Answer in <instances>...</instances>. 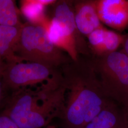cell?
<instances>
[{"label":"cell","instance_id":"cell-13","mask_svg":"<svg viewBox=\"0 0 128 128\" xmlns=\"http://www.w3.org/2000/svg\"><path fill=\"white\" fill-rule=\"evenodd\" d=\"M124 38L125 36L106 29L100 56L107 55L117 51L119 46L123 44Z\"/></svg>","mask_w":128,"mask_h":128},{"label":"cell","instance_id":"cell-9","mask_svg":"<svg viewBox=\"0 0 128 128\" xmlns=\"http://www.w3.org/2000/svg\"><path fill=\"white\" fill-rule=\"evenodd\" d=\"M22 26L0 25V58L7 64L22 62L15 54Z\"/></svg>","mask_w":128,"mask_h":128},{"label":"cell","instance_id":"cell-2","mask_svg":"<svg viewBox=\"0 0 128 128\" xmlns=\"http://www.w3.org/2000/svg\"><path fill=\"white\" fill-rule=\"evenodd\" d=\"M64 89L55 80L40 89L24 92L12 112L11 119L19 128H43L62 113Z\"/></svg>","mask_w":128,"mask_h":128},{"label":"cell","instance_id":"cell-15","mask_svg":"<svg viewBox=\"0 0 128 128\" xmlns=\"http://www.w3.org/2000/svg\"><path fill=\"white\" fill-rule=\"evenodd\" d=\"M12 94L6 87L2 78H0V114L4 109Z\"/></svg>","mask_w":128,"mask_h":128},{"label":"cell","instance_id":"cell-3","mask_svg":"<svg viewBox=\"0 0 128 128\" xmlns=\"http://www.w3.org/2000/svg\"><path fill=\"white\" fill-rule=\"evenodd\" d=\"M15 54L22 62L38 63L52 69L70 62L62 50L50 40L44 28L28 22L22 25Z\"/></svg>","mask_w":128,"mask_h":128},{"label":"cell","instance_id":"cell-7","mask_svg":"<svg viewBox=\"0 0 128 128\" xmlns=\"http://www.w3.org/2000/svg\"><path fill=\"white\" fill-rule=\"evenodd\" d=\"M96 8L102 23L120 31L128 27V0H96Z\"/></svg>","mask_w":128,"mask_h":128},{"label":"cell","instance_id":"cell-11","mask_svg":"<svg viewBox=\"0 0 128 128\" xmlns=\"http://www.w3.org/2000/svg\"><path fill=\"white\" fill-rule=\"evenodd\" d=\"M46 5L41 0H25L21 1V11L28 22L41 25L47 17L45 13Z\"/></svg>","mask_w":128,"mask_h":128},{"label":"cell","instance_id":"cell-6","mask_svg":"<svg viewBox=\"0 0 128 128\" xmlns=\"http://www.w3.org/2000/svg\"><path fill=\"white\" fill-rule=\"evenodd\" d=\"M53 70L36 63H14L7 64L2 78L6 87L13 93L39 83L50 81L57 74Z\"/></svg>","mask_w":128,"mask_h":128},{"label":"cell","instance_id":"cell-4","mask_svg":"<svg viewBox=\"0 0 128 128\" xmlns=\"http://www.w3.org/2000/svg\"><path fill=\"white\" fill-rule=\"evenodd\" d=\"M91 63L107 97L122 106L128 104V56L116 51Z\"/></svg>","mask_w":128,"mask_h":128},{"label":"cell","instance_id":"cell-14","mask_svg":"<svg viewBox=\"0 0 128 128\" xmlns=\"http://www.w3.org/2000/svg\"><path fill=\"white\" fill-rule=\"evenodd\" d=\"M106 30V28L102 26L96 29L87 36L92 50L96 56L101 55Z\"/></svg>","mask_w":128,"mask_h":128},{"label":"cell","instance_id":"cell-17","mask_svg":"<svg viewBox=\"0 0 128 128\" xmlns=\"http://www.w3.org/2000/svg\"><path fill=\"white\" fill-rule=\"evenodd\" d=\"M120 128H128V104L122 108V118Z\"/></svg>","mask_w":128,"mask_h":128},{"label":"cell","instance_id":"cell-19","mask_svg":"<svg viewBox=\"0 0 128 128\" xmlns=\"http://www.w3.org/2000/svg\"><path fill=\"white\" fill-rule=\"evenodd\" d=\"M7 64L0 58V78H2V74L6 68Z\"/></svg>","mask_w":128,"mask_h":128},{"label":"cell","instance_id":"cell-20","mask_svg":"<svg viewBox=\"0 0 128 128\" xmlns=\"http://www.w3.org/2000/svg\"><path fill=\"white\" fill-rule=\"evenodd\" d=\"M55 128L54 126H50V125H48V126H46L45 127H44V128Z\"/></svg>","mask_w":128,"mask_h":128},{"label":"cell","instance_id":"cell-18","mask_svg":"<svg viewBox=\"0 0 128 128\" xmlns=\"http://www.w3.org/2000/svg\"><path fill=\"white\" fill-rule=\"evenodd\" d=\"M122 45L124 46V52L128 56V34L126 35H125Z\"/></svg>","mask_w":128,"mask_h":128},{"label":"cell","instance_id":"cell-16","mask_svg":"<svg viewBox=\"0 0 128 128\" xmlns=\"http://www.w3.org/2000/svg\"><path fill=\"white\" fill-rule=\"evenodd\" d=\"M0 128H19L9 116L0 114Z\"/></svg>","mask_w":128,"mask_h":128},{"label":"cell","instance_id":"cell-8","mask_svg":"<svg viewBox=\"0 0 128 128\" xmlns=\"http://www.w3.org/2000/svg\"><path fill=\"white\" fill-rule=\"evenodd\" d=\"M74 10L76 24L80 33L87 36L103 26L97 13L96 0L76 2Z\"/></svg>","mask_w":128,"mask_h":128},{"label":"cell","instance_id":"cell-5","mask_svg":"<svg viewBox=\"0 0 128 128\" xmlns=\"http://www.w3.org/2000/svg\"><path fill=\"white\" fill-rule=\"evenodd\" d=\"M54 6L52 18H47L41 26L53 44L66 52L72 61L76 62L84 45L79 36L80 33L75 22L74 10L66 1L56 2Z\"/></svg>","mask_w":128,"mask_h":128},{"label":"cell","instance_id":"cell-10","mask_svg":"<svg viewBox=\"0 0 128 128\" xmlns=\"http://www.w3.org/2000/svg\"><path fill=\"white\" fill-rule=\"evenodd\" d=\"M121 118L122 109L112 101L84 128H120Z\"/></svg>","mask_w":128,"mask_h":128},{"label":"cell","instance_id":"cell-1","mask_svg":"<svg viewBox=\"0 0 128 128\" xmlns=\"http://www.w3.org/2000/svg\"><path fill=\"white\" fill-rule=\"evenodd\" d=\"M62 70L61 82L68 91L62 112L72 128H84L110 102L91 63L72 61L63 66Z\"/></svg>","mask_w":128,"mask_h":128},{"label":"cell","instance_id":"cell-12","mask_svg":"<svg viewBox=\"0 0 128 128\" xmlns=\"http://www.w3.org/2000/svg\"><path fill=\"white\" fill-rule=\"evenodd\" d=\"M12 0H0V25L19 27L22 25Z\"/></svg>","mask_w":128,"mask_h":128}]
</instances>
